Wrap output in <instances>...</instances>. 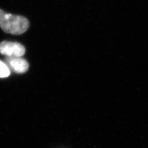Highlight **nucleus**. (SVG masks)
<instances>
[{"label": "nucleus", "mask_w": 148, "mask_h": 148, "mask_svg": "<svg viewBox=\"0 0 148 148\" xmlns=\"http://www.w3.org/2000/svg\"><path fill=\"white\" fill-rule=\"evenodd\" d=\"M29 21L23 16L6 13L0 9V27L5 33L21 35L27 32Z\"/></svg>", "instance_id": "nucleus-1"}, {"label": "nucleus", "mask_w": 148, "mask_h": 148, "mask_svg": "<svg viewBox=\"0 0 148 148\" xmlns=\"http://www.w3.org/2000/svg\"><path fill=\"white\" fill-rule=\"evenodd\" d=\"M0 53L6 57H21L25 53V48L19 43L3 41L0 43Z\"/></svg>", "instance_id": "nucleus-2"}, {"label": "nucleus", "mask_w": 148, "mask_h": 148, "mask_svg": "<svg viewBox=\"0 0 148 148\" xmlns=\"http://www.w3.org/2000/svg\"><path fill=\"white\" fill-rule=\"evenodd\" d=\"M4 62L10 71L17 74L26 73L29 67L28 62L25 59L21 57H6Z\"/></svg>", "instance_id": "nucleus-3"}, {"label": "nucleus", "mask_w": 148, "mask_h": 148, "mask_svg": "<svg viewBox=\"0 0 148 148\" xmlns=\"http://www.w3.org/2000/svg\"><path fill=\"white\" fill-rule=\"evenodd\" d=\"M11 74V71L6 64L0 60V78H5L8 77Z\"/></svg>", "instance_id": "nucleus-4"}]
</instances>
